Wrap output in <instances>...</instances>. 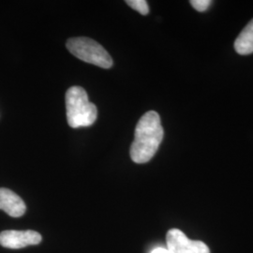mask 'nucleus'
Wrapping results in <instances>:
<instances>
[{"label": "nucleus", "instance_id": "nucleus-1", "mask_svg": "<svg viewBox=\"0 0 253 253\" xmlns=\"http://www.w3.org/2000/svg\"><path fill=\"white\" fill-rule=\"evenodd\" d=\"M163 127L159 114L149 111L136 125L134 140L130 146V158L135 163H148L163 142Z\"/></svg>", "mask_w": 253, "mask_h": 253}, {"label": "nucleus", "instance_id": "nucleus-6", "mask_svg": "<svg viewBox=\"0 0 253 253\" xmlns=\"http://www.w3.org/2000/svg\"><path fill=\"white\" fill-rule=\"evenodd\" d=\"M0 209L5 211L10 217H19L25 214L27 207L22 198L12 190L1 188Z\"/></svg>", "mask_w": 253, "mask_h": 253}, {"label": "nucleus", "instance_id": "nucleus-4", "mask_svg": "<svg viewBox=\"0 0 253 253\" xmlns=\"http://www.w3.org/2000/svg\"><path fill=\"white\" fill-rule=\"evenodd\" d=\"M169 253H210L204 242L190 240L178 229H171L166 235Z\"/></svg>", "mask_w": 253, "mask_h": 253}, {"label": "nucleus", "instance_id": "nucleus-10", "mask_svg": "<svg viewBox=\"0 0 253 253\" xmlns=\"http://www.w3.org/2000/svg\"><path fill=\"white\" fill-rule=\"evenodd\" d=\"M151 253H169V252H168V250L163 249V248H157Z\"/></svg>", "mask_w": 253, "mask_h": 253}, {"label": "nucleus", "instance_id": "nucleus-9", "mask_svg": "<svg viewBox=\"0 0 253 253\" xmlns=\"http://www.w3.org/2000/svg\"><path fill=\"white\" fill-rule=\"evenodd\" d=\"M191 6L200 12H204L210 7L212 4L211 0H191Z\"/></svg>", "mask_w": 253, "mask_h": 253}, {"label": "nucleus", "instance_id": "nucleus-3", "mask_svg": "<svg viewBox=\"0 0 253 253\" xmlns=\"http://www.w3.org/2000/svg\"><path fill=\"white\" fill-rule=\"evenodd\" d=\"M66 46L70 53L86 63L93 64L102 69H110L113 59L108 52L96 41L85 38H73L68 40Z\"/></svg>", "mask_w": 253, "mask_h": 253}, {"label": "nucleus", "instance_id": "nucleus-5", "mask_svg": "<svg viewBox=\"0 0 253 253\" xmlns=\"http://www.w3.org/2000/svg\"><path fill=\"white\" fill-rule=\"evenodd\" d=\"M42 240V235L32 230L14 231L9 230L0 233V245L4 248L18 250L31 245L40 244Z\"/></svg>", "mask_w": 253, "mask_h": 253}, {"label": "nucleus", "instance_id": "nucleus-8", "mask_svg": "<svg viewBox=\"0 0 253 253\" xmlns=\"http://www.w3.org/2000/svg\"><path fill=\"white\" fill-rule=\"evenodd\" d=\"M126 3L142 15H147L149 12V7L145 0H126Z\"/></svg>", "mask_w": 253, "mask_h": 253}, {"label": "nucleus", "instance_id": "nucleus-7", "mask_svg": "<svg viewBox=\"0 0 253 253\" xmlns=\"http://www.w3.org/2000/svg\"><path fill=\"white\" fill-rule=\"evenodd\" d=\"M235 49L237 54L248 55L253 53V19L236 38Z\"/></svg>", "mask_w": 253, "mask_h": 253}, {"label": "nucleus", "instance_id": "nucleus-2", "mask_svg": "<svg viewBox=\"0 0 253 253\" xmlns=\"http://www.w3.org/2000/svg\"><path fill=\"white\" fill-rule=\"evenodd\" d=\"M67 119L70 126L77 128L91 126L97 119L98 110L88 100L86 91L81 86H72L66 93Z\"/></svg>", "mask_w": 253, "mask_h": 253}]
</instances>
